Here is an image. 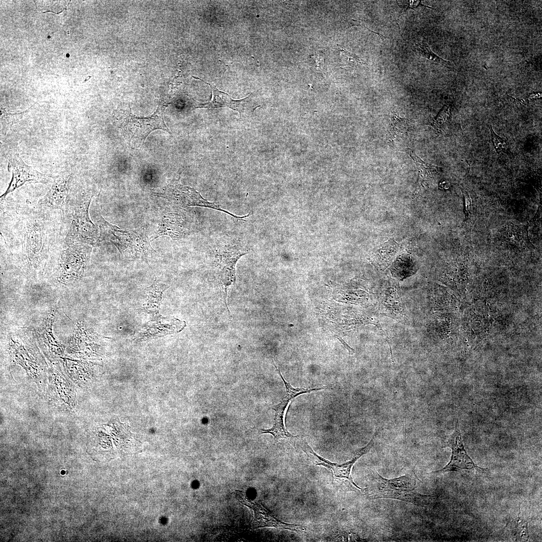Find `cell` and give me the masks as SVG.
<instances>
[{"label": "cell", "instance_id": "cell-12", "mask_svg": "<svg viewBox=\"0 0 542 542\" xmlns=\"http://www.w3.org/2000/svg\"><path fill=\"white\" fill-rule=\"evenodd\" d=\"M91 250V245L87 243L76 242L69 245L61 255L63 275L78 276L83 271Z\"/></svg>", "mask_w": 542, "mask_h": 542}, {"label": "cell", "instance_id": "cell-9", "mask_svg": "<svg viewBox=\"0 0 542 542\" xmlns=\"http://www.w3.org/2000/svg\"><path fill=\"white\" fill-rule=\"evenodd\" d=\"M443 447H449L452 450L450 462L443 468L430 472L440 473L448 472L458 471L461 470H473L486 472L487 469L482 468L476 465L466 452L463 444L462 435L458 425L453 433L446 437L443 444Z\"/></svg>", "mask_w": 542, "mask_h": 542}, {"label": "cell", "instance_id": "cell-2", "mask_svg": "<svg viewBox=\"0 0 542 542\" xmlns=\"http://www.w3.org/2000/svg\"><path fill=\"white\" fill-rule=\"evenodd\" d=\"M99 227V241L112 243L121 255L127 259L148 257L155 251L151 246L144 229L129 230L119 228L106 220L99 214L97 217Z\"/></svg>", "mask_w": 542, "mask_h": 542}, {"label": "cell", "instance_id": "cell-19", "mask_svg": "<svg viewBox=\"0 0 542 542\" xmlns=\"http://www.w3.org/2000/svg\"><path fill=\"white\" fill-rule=\"evenodd\" d=\"M413 50L419 55L430 60L433 61L447 66H452V63L437 56L431 50L429 46L424 41L416 43L413 46Z\"/></svg>", "mask_w": 542, "mask_h": 542}, {"label": "cell", "instance_id": "cell-11", "mask_svg": "<svg viewBox=\"0 0 542 542\" xmlns=\"http://www.w3.org/2000/svg\"><path fill=\"white\" fill-rule=\"evenodd\" d=\"M8 163V169L12 173V178L7 190L1 196V200L26 183H46L53 178L26 164L17 153H12L9 156Z\"/></svg>", "mask_w": 542, "mask_h": 542}, {"label": "cell", "instance_id": "cell-16", "mask_svg": "<svg viewBox=\"0 0 542 542\" xmlns=\"http://www.w3.org/2000/svg\"><path fill=\"white\" fill-rule=\"evenodd\" d=\"M187 233L182 218L176 213H168L161 218L152 241L164 235L169 236L173 240H179Z\"/></svg>", "mask_w": 542, "mask_h": 542}, {"label": "cell", "instance_id": "cell-26", "mask_svg": "<svg viewBox=\"0 0 542 542\" xmlns=\"http://www.w3.org/2000/svg\"><path fill=\"white\" fill-rule=\"evenodd\" d=\"M337 338L343 344L344 347L348 350L350 354H353L355 352L354 350L351 347H350L342 338L338 336L337 337Z\"/></svg>", "mask_w": 542, "mask_h": 542}, {"label": "cell", "instance_id": "cell-14", "mask_svg": "<svg viewBox=\"0 0 542 542\" xmlns=\"http://www.w3.org/2000/svg\"><path fill=\"white\" fill-rule=\"evenodd\" d=\"M192 77L209 85L212 91L211 100L207 102L201 103L196 106V108L215 109L227 107L237 111L240 115L249 114L255 109L251 104L250 95L242 99L234 100L227 93L219 90L214 85L205 82L198 77L193 76Z\"/></svg>", "mask_w": 542, "mask_h": 542}, {"label": "cell", "instance_id": "cell-5", "mask_svg": "<svg viewBox=\"0 0 542 542\" xmlns=\"http://www.w3.org/2000/svg\"><path fill=\"white\" fill-rule=\"evenodd\" d=\"M92 196H85L74 207L71 224L65 238L69 245L82 242L95 245L99 242V233L91 221L89 208Z\"/></svg>", "mask_w": 542, "mask_h": 542}, {"label": "cell", "instance_id": "cell-20", "mask_svg": "<svg viewBox=\"0 0 542 542\" xmlns=\"http://www.w3.org/2000/svg\"><path fill=\"white\" fill-rule=\"evenodd\" d=\"M406 151L415 162L420 172L423 175H431L437 171L438 167L424 161L412 150L407 149Z\"/></svg>", "mask_w": 542, "mask_h": 542}, {"label": "cell", "instance_id": "cell-23", "mask_svg": "<svg viewBox=\"0 0 542 542\" xmlns=\"http://www.w3.org/2000/svg\"><path fill=\"white\" fill-rule=\"evenodd\" d=\"M489 128L491 133L492 142L496 153L500 154L505 152L508 148L507 141L498 136L494 132L491 125H489Z\"/></svg>", "mask_w": 542, "mask_h": 542}, {"label": "cell", "instance_id": "cell-24", "mask_svg": "<svg viewBox=\"0 0 542 542\" xmlns=\"http://www.w3.org/2000/svg\"><path fill=\"white\" fill-rule=\"evenodd\" d=\"M341 56L343 61L345 62L344 67H354L358 64H364L355 54L348 52L346 50H341Z\"/></svg>", "mask_w": 542, "mask_h": 542}, {"label": "cell", "instance_id": "cell-17", "mask_svg": "<svg viewBox=\"0 0 542 542\" xmlns=\"http://www.w3.org/2000/svg\"><path fill=\"white\" fill-rule=\"evenodd\" d=\"M410 127V122L406 118H402L396 113L392 112L391 122L386 138L389 142L395 140L403 134L406 133Z\"/></svg>", "mask_w": 542, "mask_h": 542}, {"label": "cell", "instance_id": "cell-15", "mask_svg": "<svg viewBox=\"0 0 542 542\" xmlns=\"http://www.w3.org/2000/svg\"><path fill=\"white\" fill-rule=\"evenodd\" d=\"M51 188L40 201L41 204L63 210L70 192L72 176L64 173L54 178Z\"/></svg>", "mask_w": 542, "mask_h": 542}, {"label": "cell", "instance_id": "cell-3", "mask_svg": "<svg viewBox=\"0 0 542 542\" xmlns=\"http://www.w3.org/2000/svg\"><path fill=\"white\" fill-rule=\"evenodd\" d=\"M377 432L375 431L371 439L365 446L355 451L350 460L342 463H333L320 456L314 452L305 439L298 436H296L292 445L304 452L313 463L323 466L330 470L332 474V482L335 485L343 488L347 491L363 492L364 490L354 482L351 471L356 462L369 452L373 447Z\"/></svg>", "mask_w": 542, "mask_h": 542}, {"label": "cell", "instance_id": "cell-21", "mask_svg": "<svg viewBox=\"0 0 542 542\" xmlns=\"http://www.w3.org/2000/svg\"><path fill=\"white\" fill-rule=\"evenodd\" d=\"M22 114V113H9L4 110H1V131L4 133H6L11 129L13 125L16 123L19 119L21 118Z\"/></svg>", "mask_w": 542, "mask_h": 542}, {"label": "cell", "instance_id": "cell-8", "mask_svg": "<svg viewBox=\"0 0 542 542\" xmlns=\"http://www.w3.org/2000/svg\"><path fill=\"white\" fill-rule=\"evenodd\" d=\"M22 226V249L30 259H38L49 249L48 230L42 221L29 217Z\"/></svg>", "mask_w": 542, "mask_h": 542}, {"label": "cell", "instance_id": "cell-18", "mask_svg": "<svg viewBox=\"0 0 542 542\" xmlns=\"http://www.w3.org/2000/svg\"><path fill=\"white\" fill-rule=\"evenodd\" d=\"M528 520L525 519L521 515L520 505L517 516L511 519L507 525H509L511 535L516 541H526L529 538L528 530Z\"/></svg>", "mask_w": 542, "mask_h": 542}, {"label": "cell", "instance_id": "cell-25", "mask_svg": "<svg viewBox=\"0 0 542 542\" xmlns=\"http://www.w3.org/2000/svg\"><path fill=\"white\" fill-rule=\"evenodd\" d=\"M396 3L400 8L401 12H403L408 9H415V8L419 7L420 5L422 6L429 8L430 9H433L432 7L426 6L423 5L421 1H395Z\"/></svg>", "mask_w": 542, "mask_h": 542}, {"label": "cell", "instance_id": "cell-13", "mask_svg": "<svg viewBox=\"0 0 542 542\" xmlns=\"http://www.w3.org/2000/svg\"><path fill=\"white\" fill-rule=\"evenodd\" d=\"M238 497L243 504L249 507L253 511V526L254 528L270 527L300 532L306 530V528L301 525L286 523L280 520L258 502L252 501L245 496L239 495Z\"/></svg>", "mask_w": 542, "mask_h": 542}, {"label": "cell", "instance_id": "cell-4", "mask_svg": "<svg viewBox=\"0 0 542 542\" xmlns=\"http://www.w3.org/2000/svg\"><path fill=\"white\" fill-rule=\"evenodd\" d=\"M165 107L164 103L160 104L156 111L147 117H137L130 112L123 113L119 126L124 138L129 143L139 146L154 130L161 129L171 133L164 119Z\"/></svg>", "mask_w": 542, "mask_h": 542}, {"label": "cell", "instance_id": "cell-6", "mask_svg": "<svg viewBox=\"0 0 542 542\" xmlns=\"http://www.w3.org/2000/svg\"><path fill=\"white\" fill-rule=\"evenodd\" d=\"M274 366L285 384L286 390V394L282 398L280 403L273 408V409L275 411L273 427L268 429L261 430L260 433L270 434L273 436L275 440L277 442L286 441L292 445L296 436L292 435L286 430L284 420L285 410L288 404L293 399L300 394L325 389L327 387L295 388L285 379L277 366L275 364H274Z\"/></svg>", "mask_w": 542, "mask_h": 542}, {"label": "cell", "instance_id": "cell-22", "mask_svg": "<svg viewBox=\"0 0 542 542\" xmlns=\"http://www.w3.org/2000/svg\"><path fill=\"white\" fill-rule=\"evenodd\" d=\"M450 116V108L448 105H444L437 115L433 118L431 125L437 131H440L443 125L446 122Z\"/></svg>", "mask_w": 542, "mask_h": 542}, {"label": "cell", "instance_id": "cell-7", "mask_svg": "<svg viewBox=\"0 0 542 542\" xmlns=\"http://www.w3.org/2000/svg\"><path fill=\"white\" fill-rule=\"evenodd\" d=\"M154 194L182 207L199 206L210 208L227 213L237 219H243L247 215L236 216L221 208L219 205L204 198L195 189L182 185L180 179H175L162 190Z\"/></svg>", "mask_w": 542, "mask_h": 542}, {"label": "cell", "instance_id": "cell-1", "mask_svg": "<svg viewBox=\"0 0 542 542\" xmlns=\"http://www.w3.org/2000/svg\"><path fill=\"white\" fill-rule=\"evenodd\" d=\"M371 472L370 484L365 489L367 496L371 499H393L419 506H428L433 500L432 496L421 494L417 491V481L420 480L413 470L391 479L383 477L375 470Z\"/></svg>", "mask_w": 542, "mask_h": 542}, {"label": "cell", "instance_id": "cell-10", "mask_svg": "<svg viewBox=\"0 0 542 542\" xmlns=\"http://www.w3.org/2000/svg\"><path fill=\"white\" fill-rule=\"evenodd\" d=\"M247 253V250L236 244L223 247L216 252L215 266L218 280L224 289L225 301L227 287L236 280V264L242 256Z\"/></svg>", "mask_w": 542, "mask_h": 542}]
</instances>
